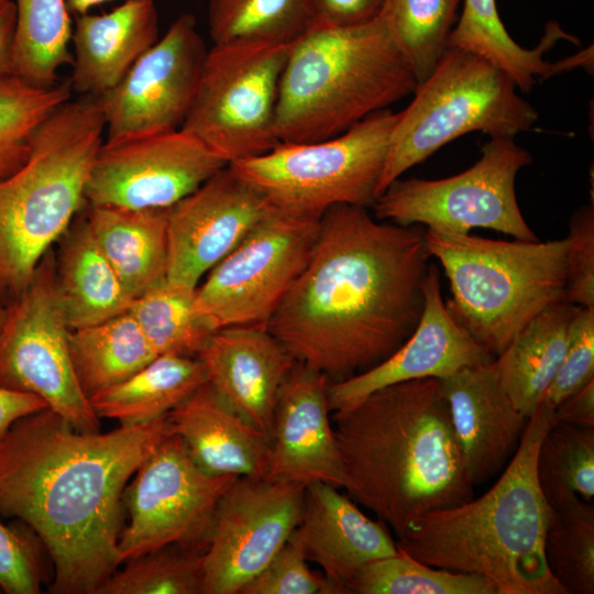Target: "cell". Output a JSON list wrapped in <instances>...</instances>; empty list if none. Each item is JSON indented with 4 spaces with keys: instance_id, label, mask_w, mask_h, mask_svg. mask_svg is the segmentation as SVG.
Masks as SVG:
<instances>
[{
    "instance_id": "cell-14",
    "label": "cell",
    "mask_w": 594,
    "mask_h": 594,
    "mask_svg": "<svg viewBox=\"0 0 594 594\" xmlns=\"http://www.w3.org/2000/svg\"><path fill=\"white\" fill-rule=\"evenodd\" d=\"M238 477L206 472L178 435L165 438L124 488L130 524L119 538L121 563L169 544L205 551L217 505Z\"/></svg>"
},
{
    "instance_id": "cell-46",
    "label": "cell",
    "mask_w": 594,
    "mask_h": 594,
    "mask_svg": "<svg viewBox=\"0 0 594 594\" xmlns=\"http://www.w3.org/2000/svg\"><path fill=\"white\" fill-rule=\"evenodd\" d=\"M554 422L594 428V380L565 398L553 409Z\"/></svg>"
},
{
    "instance_id": "cell-43",
    "label": "cell",
    "mask_w": 594,
    "mask_h": 594,
    "mask_svg": "<svg viewBox=\"0 0 594 594\" xmlns=\"http://www.w3.org/2000/svg\"><path fill=\"white\" fill-rule=\"evenodd\" d=\"M21 528L0 521V585L7 594H37L44 580L37 538Z\"/></svg>"
},
{
    "instance_id": "cell-11",
    "label": "cell",
    "mask_w": 594,
    "mask_h": 594,
    "mask_svg": "<svg viewBox=\"0 0 594 594\" xmlns=\"http://www.w3.org/2000/svg\"><path fill=\"white\" fill-rule=\"evenodd\" d=\"M289 45H212L182 130L227 165L279 143L276 108Z\"/></svg>"
},
{
    "instance_id": "cell-1",
    "label": "cell",
    "mask_w": 594,
    "mask_h": 594,
    "mask_svg": "<svg viewBox=\"0 0 594 594\" xmlns=\"http://www.w3.org/2000/svg\"><path fill=\"white\" fill-rule=\"evenodd\" d=\"M367 209L323 212L305 267L267 323L296 361L331 382L387 359L424 308L426 228L378 220Z\"/></svg>"
},
{
    "instance_id": "cell-25",
    "label": "cell",
    "mask_w": 594,
    "mask_h": 594,
    "mask_svg": "<svg viewBox=\"0 0 594 594\" xmlns=\"http://www.w3.org/2000/svg\"><path fill=\"white\" fill-rule=\"evenodd\" d=\"M168 417L190 458L215 475L264 477L270 438L207 382Z\"/></svg>"
},
{
    "instance_id": "cell-47",
    "label": "cell",
    "mask_w": 594,
    "mask_h": 594,
    "mask_svg": "<svg viewBox=\"0 0 594 594\" xmlns=\"http://www.w3.org/2000/svg\"><path fill=\"white\" fill-rule=\"evenodd\" d=\"M45 408L47 404L38 396L0 388V439L16 420Z\"/></svg>"
},
{
    "instance_id": "cell-2",
    "label": "cell",
    "mask_w": 594,
    "mask_h": 594,
    "mask_svg": "<svg viewBox=\"0 0 594 594\" xmlns=\"http://www.w3.org/2000/svg\"><path fill=\"white\" fill-rule=\"evenodd\" d=\"M173 433L168 414L82 432L45 408L0 439V514L25 525L48 552L50 592L96 594L119 568L124 488Z\"/></svg>"
},
{
    "instance_id": "cell-4",
    "label": "cell",
    "mask_w": 594,
    "mask_h": 594,
    "mask_svg": "<svg viewBox=\"0 0 594 594\" xmlns=\"http://www.w3.org/2000/svg\"><path fill=\"white\" fill-rule=\"evenodd\" d=\"M553 422V408L542 400L495 484L477 498L417 516L397 548L435 568L482 575L498 594H566L544 556L549 504L536 473Z\"/></svg>"
},
{
    "instance_id": "cell-29",
    "label": "cell",
    "mask_w": 594,
    "mask_h": 594,
    "mask_svg": "<svg viewBox=\"0 0 594 594\" xmlns=\"http://www.w3.org/2000/svg\"><path fill=\"white\" fill-rule=\"evenodd\" d=\"M206 383L198 358L157 355L129 378L89 397L99 418L133 426L169 414Z\"/></svg>"
},
{
    "instance_id": "cell-31",
    "label": "cell",
    "mask_w": 594,
    "mask_h": 594,
    "mask_svg": "<svg viewBox=\"0 0 594 594\" xmlns=\"http://www.w3.org/2000/svg\"><path fill=\"white\" fill-rule=\"evenodd\" d=\"M69 352L88 398L129 378L157 356L129 311L70 329Z\"/></svg>"
},
{
    "instance_id": "cell-16",
    "label": "cell",
    "mask_w": 594,
    "mask_h": 594,
    "mask_svg": "<svg viewBox=\"0 0 594 594\" xmlns=\"http://www.w3.org/2000/svg\"><path fill=\"white\" fill-rule=\"evenodd\" d=\"M224 166V161L182 129L103 141L88 174L85 202L168 209Z\"/></svg>"
},
{
    "instance_id": "cell-32",
    "label": "cell",
    "mask_w": 594,
    "mask_h": 594,
    "mask_svg": "<svg viewBox=\"0 0 594 594\" xmlns=\"http://www.w3.org/2000/svg\"><path fill=\"white\" fill-rule=\"evenodd\" d=\"M16 22L13 75L37 87L58 82L59 70L72 65V21L67 0H14Z\"/></svg>"
},
{
    "instance_id": "cell-24",
    "label": "cell",
    "mask_w": 594,
    "mask_h": 594,
    "mask_svg": "<svg viewBox=\"0 0 594 594\" xmlns=\"http://www.w3.org/2000/svg\"><path fill=\"white\" fill-rule=\"evenodd\" d=\"M157 40L154 0H125L106 13L77 15L70 41L72 92L101 97Z\"/></svg>"
},
{
    "instance_id": "cell-50",
    "label": "cell",
    "mask_w": 594,
    "mask_h": 594,
    "mask_svg": "<svg viewBox=\"0 0 594 594\" xmlns=\"http://www.w3.org/2000/svg\"><path fill=\"white\" fill-rule=\"evenodd\" d=\"M6 307L0 304V328L4 319Z\"/></svg>"
},
{
    "instance_id": "cell-23",
    "label": "cell",
    "mask_w": 594,
    "mask_h": 594,
    "mask_svg": "<svg viewBox=\"0 0 594 594\" xmlns=\"http://www.w3.org/2000/svg\"><path fill=\"white\" fill-rule=\"evenodd\" d=\"M473 485L497 474L517 449L527 418L503 389L494 361L440 380Z\"/></svg>"
},
{
    "instance_id": "cell-20",
    "label": "cell",
    "mask_w": 594,
    "mask_h": 594,
    "mask_svg": "<svg viewBox=\"0 0 594 594\" xmlns=\"http://www.w3.org/2000/svg\"><path fill=\"white\" fill-rule=\"evenodd\" d=\"M329 383L322 372L294 363L278 391L264 479L346 488L330 416Z\"/></svg>"
},
{
    "instance_id": "cell-10",
    "label": "cell",
    "mask_w": 594,
    "mask_h": 594,
    "mask_svg": "<svg viewBox=\"0 0 594 594\" xmlns=\"http://www.w3.org/2000/svg\"><path fill=\"white\" fill-rule=\"evenodd\" d=\"M532 158L514 138H491L468 169L441 179L393 182L372 206L374 217L402 226L470 233L494 230L518 240H539L526 222L515 193L516 176Z\"/></svg>"
},
{
    "instance_id": "cell-7",
    "label": "cell",
    "mask_w": 594,
    "mask_h": 594,
    "mask_svg": "<svg viewBox=\"0 0 594 594\" xmlns=\"http://www.w3.org/2000/svg\"><path fill=\"white\" fill-rule=\"evenodd\" d=\"M426 244L449 280V312L494 358L539 312L566 300L564 239L504 241L426 228Z\"/></svg>"
},
{
    "instance_id": "cell-42",
    "label": "cell",
    "mask_w": 594,
    "mask_h": 594,
    "mask_svg": "<svg viewBox=\"0 0 594 594\" xmlns=\"http://www.w3.org/2000/svg\"><path fill=\"white\" fill-rule=\"evenodd\" d=\"M594 380V306L580 307L568 333L562 362L543 402L556 408Z\"/></svg>"
},
{
    "instance_id": "cell-48",
    "label": "cell",
    "mask_w": 594,
    "mask_h": 594,
    "mask_svg": "<svg viewBox=\"0 0 594 594\" xmlns=\"http://www.w3.org/2000/svg\"><path fill=\"white\" fill-rule=\"evenodd\" d=\"M16 22L13 0L0 6V77L13 75L12 52Z\"/></svg>"
},
{
    "instance_id": "cell-19",
    "label": "cell",
    "mask_w": 594,
    "mask_h": 594,
    "mask_svg": "<svg viewBox=\"0 0 594 594\" xmlns=\"http://www.w3.org/2000/svg\"><path fill=\"white\" fill-rule=\"evenodd\" d=\"M424 308L408 339L373 367L328 385L331 413L350 409L383 387L419 378L442 380L495 358L477 343L449 312L441 294L440 272L429 264L424 285Z\"/></svg>"
},
{
    "instance_id": "cell-39",
    "label": "cell",
    "mask_w": 594,
    "mask_h": 594,
    "mask_svg": "<svg viewBox=\"0 0 594 594\" xmlns=\"http://www.w3.org/2000/svg\"><path fill=\"white\" fill-rule=\"evenodd\" d=\"M536 473L548 504L568 494L593 502L594 428L553 422L539 446Z\"/></svg>"
},
{
    "instance_id": "cell-22",
    "label": "cell",
    "mask_w": 594,
    "mask_h": 594,
    "mask_svg": "<svg viewBox=\"0 0 594 594\" xmlns=\"http://www.w3.org/2000/svg\"><path fill=\"white\" fill-rule=\"evenodd\" d=\"M292 537L307 560L321 568L336 594H346V584L365 564L398 551L383 521L372 520L350 496L322 482L306 485Z\"/></svg>"
},
{
    "instance_id": "cell-3",
    "label": "cell",
    "mask_w": 594,
    "mask_h": 594,
    "mask_svg": "<svg viewBox=\"0 0 594 594\" xmlns=\"http://www.w3.org/2000/svg\"><path fill=\"white\" fill-rule=\"evenodd\" d=\"M331 421L348 495L397 538L417 516L473 498L440 380L383 387Z\"/></svg>"
},
{
    "instance_id": "cell-38",
    "label": "cell",
    "mask_w": 594,
    "mask_h": 594,
    "mask_svg": "<svg viewBox=\"0 0 594 594\" xmlns=\"http://www.w3.org/2000/svg\"><path fill=\"white\" fill-rule=\"evenodd\" d=\"M70 98L69 81L44 88L15 75L0 77V178L26 161L35 130Z\"/></svg>"
},
{
    "instance_id": "cell-52",
    "label": "cell",
    "mask_w": 594,
    "mask_h": 594,
    "mask_svg": "<svg viewBox=\"0 0 594 594\" xmlns=\"http://www.w3.org/2000/svg\"><path fill=\"white\" fill-rule=\"evenodd\" d=\"M0 593H3V590H2V587H1V585H0Z\"/></svg>"
},
{
    "instance_id": "cell-44",
    "label": "cell",
    "mask_w": 594,
    "mask_h": 594,
    "mask_svg": "<svg viewBox=\"0 0 594 594\" xmlns=\"http://www.w3.org/2000/svg\"><path fill=\"white\" fill-rule=\"evenodd\" d=\"M566 246V300L594 306V207L576 209L569 224Z\"/></svg>"
},
{
    "instance_id": "cell-40",
    "label": "cell",
    "mask_w": 594,
    "mask_h": 594,
    "mask_svg": "<svg viewBox=\"0 0 594 594\" xmlns=\"http://www.w3.org/2000/svg\"><path fill=\"white\" fill-rule=\"evenodd\" d=\"M204 552L169 544L128 559L96 594H204Z\"/></svg>"
},
{
    "instance_id": "cell-18",
    "label": "cell",
    "mask_w": 594,
    "mask_h": 594,
    "mask_svg": "<svg viewBox=\"0 0 594 594\" xmlns=\"http://www.w3.org/2000/svg\"><path fill=\"white\" fill-rule=\"evenodd\" d=\"M274 206L229 165L169 208L166 279L196 288Z\"/></svg>"
},
{
    "instance_id": "cell-51",
    "label": "cell",
    "mask_w": 594,
    "mask_h": 594,
    "mask_svg": "<svg viewBox=\"0 0 594 594\" xmlns=\"http://www.w3.org/2000/svg\"><path fill=\"white\" fill-rule=\"evenodd\" d=\"M9 1H10V0H0V6L7 3V2H9Z\"/></svg>"
},
{
    "instance_id": "cell-21",
    "label": "cell",
    "mask_w": 594,
    "mask_h": 594,
    "mask_svg": "<svg viewBox=\"0 0 594 594\" xmlns=\"http://www.w3.org/2000/svg\"><path fill=\"white\" fill-rule=\"evenodd\" d=\"M206 382L245 420L271 437L279 387L296 362L266 328L216 330L197 355Z\"/></svg>"
},
{
    "instance_id": "cell-6",
    "label": "cell",
    "mask_w": 594,
    "mask_h": 594,
    "mask_svg": "<svg viewBox=\"0 0 594 594\" xmlns=\"http://www.w3.org/2000/svg\"><path fill=\"white\" fill-rule=\"evenodd\" d=\"M97 98L67 100L35 130L26 161L0 178V304L31 284L48 249L85 202L88 174L103 142Z\"/></svg>"
},
{
    "instance_id": "cell-45",
    "label": "cell",
    "mask_w": 594,
    "mask_h": 594,
    "mask_svg": "<svg viewBox=\"0 0 594 594\" xmlns=\"http://www.w3.org/2000/svg\"><path fill=\"white\" fill-rule=\"evenodd\" d=\"M386 0H310L315 23L346 26L377 18Z\"/></svg>"
},
{
    "instance_id": "cell-17",
    "label": "cell",
    "mask_w": 594,
    "mask_h": 594,
    "mask_svg": "<svg viewBox=\"0 0 594 594\" xmlns=\"http://www.w3.org/2000/svg\"><path fill=\"white\" fill-rule=\"evenodd\" d=\"M205 43L190 13L179 15L124 77L97 98L108 142L180 129L195 98Z\"/></svg>"
},
{
    "instance_id": "cell-28",
    "label": "cell",
    "mask_w": 594,
    "mask_h": 594,
    "mask_svg": "<svg viewBox=\"0 0 594 594\" xmlns=\"http://www.w3.org/2000/svg\"><path fill=\"white\" fill-rule=\"evenodd\" d=\"M55 277L58 298L70 329L124 314L133 300L98 248L86 221L65 242Z\"/></svg>"
},
{
    "instance_id": "cell-30",
    "label": "cell",
    "mask_w": 594,
    "mask_h": 594,
    "mask_svg": "<svg viewBox=\"0 0 594 594\" xmlns=\"http://www.w3.org/2000/svg\"><path fill=\"white\" fill-rule=\"evenodd\" d=\"M560 40L579 44V40L558 22L550 21L538 46L525 48L508 34L499 18L496 0H464L448 46L461 47L487 58L506 72L519 90L529 92L536 77L546 79L556 75L554 63L544 61L543 55Z\"/></svg>"
},
{
    "instance_id": "cell-27",
    "label": "cell",
    "mask_w": 594,
    "mask_h": 594,
    "mask_svg": "<svg viewBox=\"0 0 594 594\" xmlns=\"http://www.w3.org/2000/svg\"><path fill=\"white\" fill-rule=\"evenodd\" d=\"M580 307L568 300L548 306L494 360L503 389L527 419L558 372L571 321Z\"/></svg>"
},
{
    "instance_id": "cell-49",
    "label": "cell",
    "mask_w": 594,
    "mask_h": 594,
    "mask_svg": "<svg viewBox=\"0 0 594 594\" xmlns=\"http://www.w3.org/2000/svg\"><path fill=\"white\" fill-rule=\"evenodd\" d=\"M111 0H67L70 14L80 15L89 12L92 8ZM155 1V0H154Z\"/></svg>"
},
{
    "instance_id": "cell-36",
    "label": "cell",
    "mask_w": 594,
    "mask_h": 594,
    "mask_svg": "<svg viewBox=\"0 0 594 594\" xmlns=\"http://www.w3.org/2000/svg\"><path fill=\"white\" fill-rule=\"evenodd\" d=\"M354 594H498L486 578L435 568L398 549L397 553L374 560L346 584Z\"/></svg>"
},
{
    "instance_id": "cell-41",
    "label": "cell",
    "mask_w": 594,
    "mask_h": 594,
    "mask_svg": "<svg viewBox=\"0 0 594 594\" xmlns=\"http://www.w3.org/2000/svg\"><path fill=\"white\" fill-rule=\"evenodd\" d=\"M292 537L240 594H336L324 575L314 573Z\"/></svg>"
},
{
    "instance_id": "cell-26",
    "label": "cell",
    "mask_w": 594,
    "mask_h": 594,
    "mask_svg": "<svg viewBox=\"0 0 594 594\" xmlns=\"http://www.w3.org/2000/svg\"><path fill=\"white\" fill-rule=\"evenodd\" d=\"M168 210L89 206L87 227L133 299L166 279Z\"/></svg>"
},
{
    "instance_id": "cell-9",
    "label": "cell",
    "mask_w": 594,
    "mask_h": 594,
    "mask_svg": "<svg viewBox=\"0 0 594 594\" xmlns=\"http://www.w3.org/2000/svg\"><path fill=\"white\" fill-rule=\"evenodd\" d=\"M398 112L377 111L328 139L279 142L229 164L276 208L320 218L337 205L372 208Z\"/></svg>"
},
{
    "instance_id": "cell-15",
    "label": "cell",
    "mask_w": 594,
    "mask_h": 594,
    "mask_svg": "<svg viewBox=\"0 0 594 594\" xmlns=\"http://www.w3.org/2000/svg\"><path fill=\"white\" fill-rule=\"evenodd\" d=\"M305 484L239 476L221 496L202 554L204 594H240L297 527Z\"/></svg>"
},
{
    "instance_id": "cell-35",
    "label": "cell",
    "mask_w": 594,
    "mask_h": 594,
    "mask_svg": "<svg viewBox=\"0 0 594 594\" xmlns=\"http://www.w3.org/2000/svg\"><path fill=\"white\" fill-rule=\"evenodd\" d=\"M196 288L164 279L132 300L129 312L156 355L197 358L207 343L212 331L194 310Z\"/></svg>"
},
{
    "instance_id": "cell-34",
    "label": "cell",
    "mask_w": 594,
    "mask_h": 594,
    "mask_svg": "<svg viewBox=\"0 0 594 594\" xmlns=\"http://www.w3.org/2000/svg\"><path fill=\"white\" fill-rule=\"evenodd\" d=\"M544 556L566 594L594 593V505L576 494L549 504Z\"/></svg>"
},
{
    "instance_id": "cell-8",
    "label": "cell",
    "mask_w": 594,
    "mask_h": 594,
    "mask_svg": "<svg viewBox=\"0 0 594 594\" xmlns=\"http://www.w3.org/2000/svg\"><path fill=\"white\" fill-rule=\"evenodd\" d=\"M517 89L509 75L487 58L448 46L417 85L413 101L398 112L378 196L406 170L466 133L515 138L529 131L539 114Z\"/></svg>"
},
{
    "instance_id": "cell-12",
    "label": "cell",
    "mask_w": 594,
    "mask_h": 594,
    "mask_svg": "<svg viewBox=\"0 0 594 594\" xmlns=\"http://www.w3.org/2000/svg\"><path fill=\"white\" fill-rule=\"evenodd\" d=\"M320 218L274 207L197 286L198 318L212 332L232 326L267 329L311 254Z\"/></svg>"
},
{
    "instance_id": "cell-5",
    "label": "cell",
    "mask_w": 594,
    "mask_h": 594,
    "mask_svg": "<svg viewBox=\"0 0 594 594\" xmlns=\"http://www.w3.org/2000/svg\"><path fill=\"white\" fill-rule=\"evenodd\" d=\"M416 87L415 73L382 13L355 25L312 22L288 46L276 108L278 140L336 136Z\"/></svg>"
},
{
    "instance_id": "cell-13",
    "label": "cell",
    "mask_w": 594,
    "mask_h": 594,
    "mask_svg": "<svg viewBox=\"0 0 594 594\" xmlns=\"http://www.w3.org/2000/svg\"><path fill=\"white\" fill-rule=\"evenodd\" d=\"M69 330L48 253L31 284L6 307L0 328V388L33 394L75 430L100 431L69 352Z\"/></svg>"
},
{
    "instance_id": "cell-37",
    "label": "cell",
    "mask_w": 594,
    "mask_h": 594,
    "mask_svg": "<svg viewBox=\"0 0 594 594\" xmlns=\"http://www.w3.org/2000/svg\"><path fill=\"white\" fill-rule=\"evenodd\" d=\"M462 0H386L388 30L409 62L417 85L432 72L448 47Z\"/></svg>"
},
{
    "instance_id": "cell-33",
    "label": "cell",
    "mask_w": 594,
    "mask_h": 594,
    "mask_svg": "<svg viewBox=\"0 0 594 594\" xmlns=\"http://www.w3.org/2000/svg\"><path fill=\"white\" fill-rule=\"evenodd\" d=\"M314 22L310 0H210L213 45H289Z\"/></svg>"
}]
</instances>
